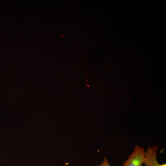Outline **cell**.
<instances>
[{"label": "cell", "mask_w": 166, "mask_h": 166, "mask_svg": "<svg viewBox=\"0 0 166 166\" xmlns=\"http://www.w3.org/2000/svg\"><path fill=\"white\" fill-rule=\"evenodd\" d=\"M95 166H111L109 162L106 158H105L102 163L99 165H96Z\"/></svg>", "instance_id": "3"}, {"label": "cell", "mask_w": 166, "mask_h": 166, "mask_svg": "<svg viewBox=\"0 0 166 166\" xmlns=\"http://www.w3.org/2000/svg\"><path fill=\"white\" fill-rule=\"evenodd\" d=\"M145 151L143 147L137 144L133 152L123 164V166H142L144 164Z\"/></svg>", "instance_id": "1"}, {"label": "cell", "mask_w": 166, "mask_h": 166, "mask_svg": "<svg viewBox=\"0 0 166 166\" xmlns=\"http://www.w3.org/2000/svg\"><path fill=\"white\" fill-rule=\"evenodd\" d=\"M158 145L148 147L145 151L144 164L146 166H166V164H160L156 158Z\"/></svg>", "instance_id": "2"}]
</instances>
